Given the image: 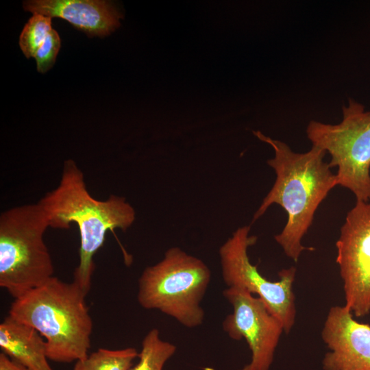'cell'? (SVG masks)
I'll list each match as a JSON object with an SVG mask.
<instances>
[{"instance_id":"obj_14","label":"cell","mask_w":370,"mask_h":370,"mask_svg":"<svg viewBox=\"0 0 370 370\" xmlns=\"http://www.w3.org/2000/svg\"><path fill=\"white\" fill-rule=\"evenodd\" d=\"M176 352V346L163 341L157 328L151 329L142 341L138 362L129 370H162Z\"/></svg>"},{"instance_id":"obj_7","label":"cell","mask_w":370,"mask_h":370,"mask_svg":"<svg viewBox=\"0 0 370 370\" xmlns=\"http://www.w3.org/2000/svg\"><path fill=\"white\" fill-rule=\"evenodd\" d=\"M250 226L238 227L221 246L219 256L222 277L228 287L238 286L256 294L269 312L278 319L288 334L295 324L296 308L293 284L296 268L278 273L280 280L272 282L263 277L249 258L247 249L255 245L257 236H249Z\"/></svg>"},{"instance_id":"obj_12","label":"cell","mask_w":370,"mask_h":370,"mask_svg":"<svg viewBox=\"0 0 370 370\" xmlns=\"http://www.w3.org/2000/svg\"><path fill=\"white\" fill-rule=\"evenodd\" d=\"M0 347L29 370H53L47 361L46 341L38 332L8 316L0 324Z\"/></svg>"},{"instance_id":"obj_6","label":"cell","mask_w":370,"mask_h":370,"mask_svg":"<svg viewBox=\"0 0 370 370\" xmlns=\"http://www.w3.org/2000/svg\"><path fill=\"white\" fill-rule=\"evenodd\" d=\"M343 119L338 124L317 121L306 127L313 146L331 156L330 168L337 167L338 185L351 190L356 201L370 200V110L349 98L342 107Z\"/></svg>"},{"instance_id":"obj_11","label":"cell","mask_w":370,"mask_h":370,"mask_svg":"<svg viewBox=\"0 0 370 370\" xmlns=\"http://www.w3.org/2000/svg\"><path fill=\"white\" fill-rule=\"evenodd\" d=\"M23 8L50 18H62L89 36H105L114 31L123 17L116 5L104 0H31Z\"/></svg>"},{"instance_id":"obj_9","label":"cell","mask_w":370,"mask_h":370,"mask_svg":"<svg viewBox=\"0 0 370 370\" xmlns=\"http://www.w3.org/2000/svg\"><path fill=\"white\" fill-rule=\"evenodd\" d=\"M223 295L233 308V312L222 323L223 330L233 340L244 338L251 353L250 362L240 370H269L284 332L281 321L260 297L245 288L230 286L223 291Z\"/></svg>"},{"instance_id":"obj_8","label":"cell","mask_w":370,"mask_h":370,"mask_svg":"<svg viewBox=\"0 0 370 370\" xmlns=\"http://www.w3.org/2000/svg\"><path fill=\"white\" fill-rule=\"evenodd\" d=\"M345 306L356 317L370 313V203L356 201L336 243Z\"/></svg>"},{"instance_id":"obj_13","label":"cell","mask_w":370,"mask_h":370,"mask_svg":"<svg viewBox=\"0 0 370 370\" xmlns=\"http://www.w3.org/2000/svg\"><path fill=\"white\" fill-rule=\"evenodd\" d=\"M138 357L136 349L99 348L82 360L75 362L73 370H129Z\"/></svg>"},{"instance_id":"obj_10","label":"cell","mask_w":370,"mask_h":370,"mask_svg":"<svg viewBox=\"0 0 370 370\" xmlns=\"http://www.w3.org/2000/svg\"><path fill=\"white\" fill-rule=\"evenodd\" d=\"M321 338L329 349L323 370H370V325L356 321L345 305L330 308Z\"/></svg>"},{"instance_id":"obj_3","label":"cell","mask_w":370,"mask_h":370,"mask_svg":"<svg viewBox=\"0 0 370 370\" xmlns=\"http://www.w3.org/2000/svg\"><path fill=\"white\" fill-rule=\"evenodd\" d=\"M86 295L74 282L67 283L53 276L14 299L8 317L45 338L49 360L76 362L86 358L90 347L92 321Z\"/></svg>"},{"instance_id":"obj_15","label":"cell","mask_w":370,"mask_h":370,"mask_svg":"<svg viewBox=\"0 0 370 370\" xmlns=\"http://www.w3.org/2000/svg\"><path fill=\"white\" fill-rule=\"evenodd\" d=\"M51 28V18L34 14L24 26L19 37V46L27 58H34Z\"/></svg>"},{"instance_id":"obj_16","label":"cell","mask_w":370,"mask_h":370,"mask_svg":"<svg viewBox=\"0 0 370 370\" xmlns=\"http://www.w3.org/2000/svg\"><path fill=\"white\" fill-rule=\"evenodd\" d=\"M60 45V36L58 32L53 29L34 56L38 72L44 73L53 66Z\"/></svg>"},{"instance_id":"obj_2","label":"cell","mask_w":370,"mask_h":370,"mask_svg":"<svg viewBox=\"0 0 370 370\" xmlns=\"http://www.w3.org/2000/svg\"><path fill=\"white\" fill-rule=\"evenodd\" d=\"M49 227L67 230L75 223L80 236L79 261L73 281L86 293L95 270L93 257L103 246L108 231L127 230L136 219L134 208L123 197L111 195L106 200L88 193L84 174L73 160L64 161L58 186L38 202Z\"/></svg>"},{"instance_id":"obj_4","label":"cell","mask_w":370,"mask_h":370,"mask_svg":"<svg viewBox=\"0 0 370 370\" xmlns=\"http://www.w3.org/2000/svg\"><path fill=\"white\" fill-rule=\"evenodd\" d=\"M48 227L38 203L16 206L0 215V286L14 299L53 277V261L44 241Z\"/></svg>"},{"instance_id":"obj_5","label":"cell","mask_w":370,"mask_h":370,"mask_svg":"<svg viewBox=\"0 0 370 370\" xmlns=\"http://www.w3.org/2000/svg\"><path fill=\"white\" fill-rule=\"evenodd\" d=\"M210 278V270L201 260L173 247L142 273L138 301L145 309L158 310L186 328H195L204 319L201 301Z\"/></svg>"},{"instance_id":"obj_1","label":"cell","mask_w":370,"mask_h":370,"mask_svg":"<svg viewBox=\"0 0 370 370\" xmlns=\"http://www.w3.org/2000/svg\"><path fill=\"white\" fill-rule=\"evenodd\" d=\"M254 134L274 150L275 156L267 164L275 171V181L255 212L252 222L260 218L273 204L287 213L282 231L274 236L284 254L297 262L301 254L313 251L301 244L304 236L312 223L314 213L329 192L336 185V175L323 160L326 152L316 146L305 153L293 151L285 143L265 136L260 131Z\"/></svg>"},{"instance_id":"obj_17","label":"cell","mask_w":370,"mask_h":370,"mask_svg":"<svg viewBox=\"0 0 370 370\" xmlns=\"http://www.w3.org/2000/svg\"><path fill=\"white\" fill-rule=\"evenodd\" d=\"M0 370H29L20 363L10 358L4 353L0 354Z\"/></svg>"}]
</instances>
